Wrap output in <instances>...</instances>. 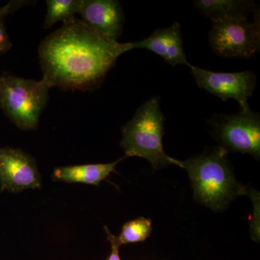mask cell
Wrapping results in <instances>:
<instances>
[{
  "label": "cell",
  "instance_id": "6da1fadb",
  "mask_svg": "<svg viewBox=\"0 0 260 260\" xmlns=\"http://www.w3.org/2000/svg\"><path fill=\"white\" fill-rule=\"evenodd\" d=\"M133 50L132 43L111 40L74 18L41 43L42 79L64 90L99 88L118 58Z\"/></svg>",
  "mask_w": 260,
  "mask_h": 260
},
{
  "label": "cell",
  "instance_id": "7a4b0ae2",
  "mask_svg": "<svg viewBox=\"0 0 260 260\" xmlns=\"http://www.w3.org/2000/svg\"><path fill=\"white\" fill-rule=\"evenodd\" d=\"M228 152L215 147L204 153L181 161L190 179L196 201L214 211H223L239 195L247 194V189L234 177Z\"/></svg>",
  "mask_w": 260,
  "mask_h": 260
},
{
  "label": "cell",
  "instance_id": "3957f363",
  "mask_svg": "<svg viewBox=\"0 0 260 260\" xmlns=\"http://www.w3.org/2000/svg\"><path fill=\"white\" fill-rule=\"evenodd\" d=\"M165 120L160 98L152 96L146 101L121 129L120 146L126 158L136 156L146 159L154 169H164L172 164L181 168V160L169 156L164 150Z\"/></svg>",
  "mask_w": 260,
  "mask_h": 260
},
{
  "label": "cell",
  "instance_id": "277c9868",
  "mask_svg": "<svg viewBox=\"0 0 260 260\" xmlns=\"http://www.w3.org/2000/svg\"><path fill=\"white\" fill-rule=\"evenodd\" d=\"M50 85L46 80L0 75V109L19 129L34 131L49 101Z\"/></svg>",
  "mask_w": 260,
  "mask_h": 260
},
{
  "label": "cell",
  "instance_id": "5b68a950",
  "mask_svg": "<svg viewBox=\"0 0 260 260\" xmlns=\"http://www.w3.org/2000/svg\"><path fill=\"white\" fill-rule=\"evenodd\" d=\"M219 146L229 152L249 154L260 159V115L250 108L235 114H215L209 121Z\"/></svg>",
  "mask_w": 260,
  "mask_h": 260
},
{
  "label": "cell",
  "instance_id": "8992f818",
  "mask_svg": "<svg viewBox=\"0 0 260 260\" xmlns=\"http://www.w3.org/2000/svg\"><path fill=\"white\" fill-rule=\"evenodd\" d=\"M209 42L214 52L222 57H251L260 48L259 9L254 13L253 22L248 19L212 22Z\"/></svg>",
  "mask_w": 260,
  "mask_h": 260
},
{
  "label": "cell",
  "instance_id": "52a82bcc",
  "mask_svg": "<svg viewBox=\"0 0 260 260\" xmlns=\"http://www.w3.org/2000/svg\"><path fill=\"white\" fill-rule=\"evenodd\" d=\"M191 73L200 88L223 102L234 99L241 109L249 108L248 99L255 90L257 78L251 70L238 73H215L191 65Z\"/></svg>",
  "mask_w": 260,
  "mask_h": 260
},
{
  "label": "cell",
  "instance_id": "ba28073f",
  "mask_svg": "<svg viewBox=\"0 0 260 260\" xmlns=\"http://www.w3.org/2000/svg\"><path fill=\"white\" fill-rule=\"evenodd\" d=\"M42 177L36 159L21 148H0V190L20 193L41 189Z\"/></svg>",
  "mask_w": 260,
  "mask_h": 260
},
{
  "label": "cell",
  "instance_id": "9c48e42d",
  "mask_svg": "<svg viewBox=\"0 0 260 260\" xmlns=\"http://www.w3.org/2000/svg\"><path fill=\"white\" fill-rule=\"evenodd\" d=\"M81 20L95 32L117 42L125 22L122 7L117 0H83Z\"/></svg>",
  "mask_w": 260,
  "mask_h": 260
},
{
  "label": "cell",
  "instance_id": "30bf717a",
  "mask_svg": "<svg viewBox=\"0 0 260 260\" xmlns=\"http://www.w3.org/2000/svg\"><path fill=\"white\" fill-rule=\"evenodd\" d=\"M133 49H146L164 59L173 67L179 64L190 68L183 47L181 25L176 21L171 26L158 28L140 42L132 43Z\"/></svg>",
  "mask_w": 260,
  "mask_h": 260
},
{
  "label": "cell",
  "instance_id": "8fae6325",
  "mask_svg": "<svg viewBox=\"0 0 260 260\" xmlns=\"http://www.w3.org/2000/svg\"><path fill=\"white\" fill-rule=\"evenodd\" d=\"M125 158V156L122 157L115 161L108 164L56 167L53 171L51 178L54 181H62L68 184L80 183L99 186L100 183L107 179L112 173L116 172V166Z\"/></svg>",
  "mask_w": 260,
  "mask_h": 260
},
{
  "label": "cell",
  "instance_id": "7c38bea8",
  "mask_svg": "<svg viewBox=\"0 0 260 260\" xmlns=\"http://www.w3.org/2000/svg\"><path fill=\"white\" fill-rule=\"evenodd\" d=\"M194 4L211 23L226 19H248L259 9L251 0H195Z\"/></svg>",
  "mask_w": 260,
  "mask_h": 260
},
{
  "label": "cell",
  "instance_id": "4fadbf2b",
  "mask_svg": "<svg viewBox=\"0 0 260 260\" xmlns=\"http://www.w3.org/2000/svg\"><path fill=\"white\" fill-rule=\"evenodd\" d=\"M83 0H47V14L44 28H50L57 22L63 23L75 18L79 14Z\"/></svg>",
  "mask_w": 260,
  "mask_h": 260
},
{
  "label": "cell",
  "instance_id": "5bb4252c",
  "mask_svg": "<svg viewBox=\"0 0 260 260\" xmlns=\"http://www.w3.org/2000/svg\"><path fill=\"white\" fill-rule=\"evenodd\" d=\"M152 231L151 219L140 217L124 223L121 228L120 234L116 237L120 246L143 242L150 237Z\"/></svg>",
  "mask_w": 260,
  "mask_h": 260
},
{
  "label": "cell",
  "instance_id": "9a60e30c",
  "mask_svg": "<svg viewBox=\"0 0 260 260\" xmlns=\"http://www.w3.org/2000/svg\"><path fill=\"white\" fill-rule=\"evenodd\" d=\"M30 1H10L0 8V55L5 54L13 47L8 31L5 28V20L10 13H14L24 5L30 4Z\"/></svg>",
  "mask_w": 260,
  "mask_h": 260
},
{
  "label": "cell",
  "instance_id": "2e32d148",
  "mask_svg": "<svg viewBox=\"0 0 260 260\" xmlns=\"http://www.w3.org/2000/svg\"><path fill=\"white\" fill-rule=\"evenodd\" d=\"M104 229H105V232L107 234L108 241L110 242L111 246H112V251H111L110 255L107 260H121L120 256H119L120 244L118 242L117 237L112 234L106 225L104 226Z\"/></svg>",
  "mask_w": 260,
  "mask_h": 260
}]
</instances>
